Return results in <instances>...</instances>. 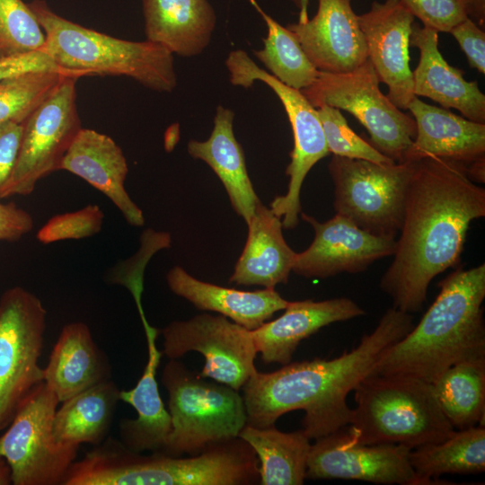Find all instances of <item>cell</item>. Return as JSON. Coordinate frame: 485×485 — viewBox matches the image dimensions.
<instances>
[{
	"instance_id": "1",
	"label": "cell",
	"mask_w": 485,
	"mask_h": 485,
	"mask_svg": "<svg viewBox=\"0 0 485 485\" xmlns=\"http://www.w3.org/2000/svg\"><path fill=\"white\" fill-rule=\"evenodd\" d=\"M414 162L393 259L379 284L392 307L411 314L423 308L433 278L460 261L470 224L485 216V190L464 164Z\"/></svg>"
},
{
	"instance_id": "2",
	"label": "cell",
	"mask_w": 485,
	"mask_h": 485,
	"mask_svg": "<svg viewBox=\"0 0 485 485\" xmlns=\"http://www.w3.org/2000/svg\"><path fill=\"white\" fill-rule=\"evenodd\" d=\"M413 326L411 313L392 306L357 347L340 357L288 363L270 373L256 371L242 387L247 424L272 427L283 414L303 410V429L310 439L348 426L352 415L348 393Z\"/></svg>"
},
{
	"instance_id": "3",
	"label": "cell",
	"mask_w": 485,
	"mask_h": 485,
	"mask_svg": "<svg viewBox=\"0 0 485 485\" xmlns=\"http://www.w3.org/2000/svg\"><path fill=\"white\" fill-rule=\"evenodd\" d=\"M419 323L388 348L371 374L433 384L450 366L485 358V265L450 273Z\"/></svg>"
},
{
	"instance_id": "4",
	"label": "cell",
	"mask_w": 485,
	"mask_h": 485,
	"mask_svg": "<svg viewBox=\"0 0 485 485\" xmlns=\"http://www.w3.org/2000/svg\"><path fill=\"white\" fill-rule=\"evenodd\" d=\"M260 462L241 437L197 455H144L109 438L75 461L62 485H247L260 481Z\"/></svg>"
},
{
	"instance_id": "5",
	"label": "cell",
	"mask_w": 485,
	"mask_h": 485,
	"mask_svg": "<svg viewBox=\"0 0 485 485\" xmlns=\"http://www.w3.org/2000/svg\"><path fill=\"white\" fill-rule=\"evenodd\" d=\"M45 33V51L62 70L79 77H130L144 86L172 92L177 78L173 54L149 41L114 38L73 22L42 0L28 4Z\"/></svg>"
},
{
	"instance_id": "6",
	"label": "cell",
	"mask_w": 485,
	"mask_h": 485,
	"mask_svg": "<svg viewBox=\"0 0 485 485\" xmlns=\"http://www.w3.org/2000/svg\"><path fill=\"white\" fill-rule=\"evenodd\" d=\"M353 391L356 408L347 428L361 444L414 449L441 442L455 431L431 383L407 375L369 374Z\"/></svg>"
},
{
	"instance_id": "7",
	"label": "cell",
	"mask_w": 485,
	"mask_h": 485,
	"mask_svg": "<svg viewBox=\"0 0 485 485\" xmlns=\"http://www.w3.org/2000/svg\"><path fill=\"white\" fill-rule=\"evenodd\" d=\"M169 395L172 431L162 454L180 457L238 437L247 424L243 398L226 384L206 380L178 359H170L162 375Z\"/></svg>"
},
{
	"instance_id": "8",
	"label": "cell",
	"mask_w": 485,
	"mask_h": 485,
	"mask_svg": "<svg viewBox=\"0 0 485 485\" xmlns=\"http://www.w3.org/2000/svg\"><path fill=\"white\" fill-rule=\"evenodd\" d=\"M415 162L378 163L332 155L334 209L359 228L396 238L400 232Z\"/></svg>"
},
{
	"instance_id": "9",
	"label": "cell",
	"mask_w": 485,
	"mask_h": 485,
	"mask_svg": "<svg viewBox=\"0 0 485 485\" xmlns=\"http://www.w3.org/2000/svg\"><path fill=\"white\" fill-rule=\"evenodd\" d=\"M379 84L367 58L350 72L320 71L316 80L300 92L315 108L329 105L352 114L366 128L368 142L376 150L401 163L416 137V123L381 92Z\"/></svg>"
},
{
	"instance_id": "10",
	"label": "cell",
	"mask_w": 485,
	"mask_h": 485,
	"mask_svg": "<svg viewBox=\"0 0 485 485\" xmlns=\"http://www.w3.org/2000/svg\"><path fill=\"white\" fill-rule=\"evenodd\" d=\"M59 403L44 381L20 405L0 436V456L11 468L13 485L61 484L79 446L56 442L53 419Z\"/></svg>"
},
{
	"instance_id": "11",
	"label": "cell",
	"mask_w": 485,
	"mask_h": 485,
	"mask_svg": "<svg viewBox=\"0 0 485 485\" xmlns=\"http://www.w3.org/2000/svg\"><path fill=\"white\" fill-rule=\"evenodd\" d=\"M46 316L41 301L22 287L7 289L0 298V430L43 381L39 359Z\"/></svg>"
},
{
	"instance_id": "12",
	"label": "cell",
	"mask_w": 485,
	"mask_h": 485,
	"mask_svg": "<svg viewBox=\"0 0 485 485\" xmlns=\"http://www.w3.org/2000/svg\"><path fill=\"white\" fill-rule=\"evenodd\" d=\"M225 65L234 85L249 88L256 80L269 85L288 117L294 137L291 162L286 170L289 182L287 193L276 197L270 209L283 218V228L294 229L301 213L300 192L304 180L312 167L330 154L317 110L299 90L284 84L259 67L244 50L231 51Z\"/></svg>"
},
{
	"instance_id": "13",
	"label": "cell",
	"mask_w": 485,
	"mask_h": 485,
	"mask_svg": "<svg viewBox=\"0 0 485 485\" xmlns=\"http://www.w3.org/2000/svg\"><path fill=\"white\" fill-rule=\"evenodd\" d=\"M78 78L66 76L24 121L15 167L2 198L31 194L40 180L60 169L82 128L76 107Z\"/></svg>"
},
{
	"instance_id": "14",
	"label": "cell",
	"mask_w": 485,
	"mask_h": 485,
	"mask_svg": "<svg viewBox=\"0 0 485 485\" xmlns=\"http://www.w3.org/2000/svg\"><path fill=\"white\" fill-rule=\"evenodd\" d=\"M162 334L163 353L169 359H178L190 351L203 355L202 377L239 390L257 371L254 359L258 352L251 331L224 315L202 313L172 322Z\"/></svg>"
},
{
	"instance_id": "15",
	"label": "cell",
	"mask_w": 485,
	"mask_h": 485,
	"mask_svg": "<svg viewBox=\"0 0 485 485\" xmlns=\"http://www.w3.org/2000/svg\"><path fill=\"white\" fill-rule=\"evenodd\" d=\"M410 450L395 444H361L346 426L311 445L306 478L422 485L410 465Z\"/></svg>"
},
{
	"instance_id": "16",
	"label": "cell",
	"mask_w": 485,
	"mask_h": 485,
	"mask_svg": "<svg viewBox=\"0 0 485 485\" xmlns=\"http://www.w3.org/2000/svg\"><path fill=\"white\" fill-rule=\"evenodd\" d=\"M300 216L313 228L314 238L306 250L295 254L292 271L297 275L326 278L360 273L394 252L396 238L372 234L340 215L323 223L303 212Z\"/></svg>"
},
{
	"instance_id": "17",
	"label": "cell",
	"mask_w": 485,
	"mask_h": 485,
	"mask_svg": "<svg viewBox=\"0 0 485 485\" xmlns=\"http://www.w3.org/2000/svg\"><path fill=\"white\" fill-rule=\"evenodd\" d=\"M364 34L367 58L387 97L401 110H407L415 97L410 66V37L414 16L400 0L374 1L370 10L357 15Z\"/></svg>"
},
{
	"instance_id": "18",
	"label": "cell",
	"mask_w": 485,
	"mask_h": 485,
	"mask_svg": "<svg viewBox=\"0 0 485 485\" xmlns=\"http://www.w3.org/2000/svg\"><path fill=\"white\" fill-rule=\"evenodd\" d=\"M287 28L321 72L347 73L367 59V48L351 0H318L316 14Z\"/></svg>"
},
{
	"instance_id": "19",
	"label": "cell",
	"mask_w": 485,
	"mask_h": 485,
	"mask_svg": "<svg viewBox=\"0 0 485 485\" xmlns=\"http://www.w3.org/2000/svg\"><path fill=\"white\" fill-rule=\"evenodd\" d=\"M410 46L419 50L413 75V93L445 109L453 108L470 120L485 124V95L476 81H466L462 69L450 66L438 48V31L413 23Z\"/></svg>"
},
{
	"instance_id": "20",
	"label": "cell",
	"mask_w": 485,
	"mask_h": 485,
	"mask_svg": "<svg viewBox=\"0 0 485 485\" xmlns=\"http://www.w3.org/2000/svg\"><path fill=\"white\" fill-rule=\"evenodd\" d=\"M285 313L251 331L257 352L265 363L291 362L299 343L329 324L366 314L353 300L339 297L322 301H288Z\"/></svg>"
},
{
	"instance_id": "21",
	"label": "cell",
	"mask_w": 485,
	"mask_h": 485,
	"mask_svg": "<svg viewBox=\"0 0 485 485\" xmlns=\"http://www.w3.org/2000/svg\"><path fill=\"white\" fill-rule=\"evenodd\" d=\"M87 181L106 195L126 221L142 226V210L128 194L124 183L128 172L121 148L109 136L81 128L68 147L60 169Z\"/></svg>"
},
{
	"instance_id": "22",
	"label": "cell",
	"mask_w": 485,
	"mask_h": 485,
	"mask_svg": "<svg viewBox=\"0 0 485 485\" xmlns=\"http://www.w3.org/2000/svg\"><path fill=\"white\" fill-rule=\"evenodd\" d=\"M407 110L415 120L416 137L405 161L439 157L467 165L485 158V124L428 104L417 96Z\"/></svg>"
},
{
	"instance_id": "23",
	"label": "cell",
	"mask_w": 485,
	"mask_h": 485,
	"mask_svg": "<svg viewBox=\"0 0 485 485\" xmlns=\"http://www.w3.org/2000/svg\"><path fill=\"white\" fill-rule=\"evenodd\" d=\"M166 280L175 295L196 308L218 313L250 331L260 327L288 304L274 288L242 291L224 287L198 280L180 266L168 271Z\"/></svg>"
},
{
	"instance_id": "24",
	"label": "cell",
	"mask_w": 485,
	"mask_h": 485,
	"mask_svg": "<svg viewBox=\"0 0 485 485\" xmlns=\"http://www.w3.org/2000/svg\"><path fill=\"white\" fill-rule=\"evenodd\" d=\"M247 225L246 243L229 281L265 288L287 283L296 252L284 239L281 218L260 203Z\"/></svg>"
},
{
	"instance_id": "25",
	"label": "cell",
	"mask_w": 485,
	"mask_h": 485,
	"mask_svg": "<svg viewBox=\"0 0 485 485\" xmlns=\"http://www.w3.org/2000/svg\"><path fill=\"white\" fill-rule=\"evenodd\" d=\"M146 40L192 57L208 45L216 13L207 0H142Z\"/></svg>"
},
{
	"instance_id": "26",
	"label": "cell",
	"mask_w": 485,
	"mask_h": 485,
	"mask_svg": "<svg viewBox=\"0 0 485 485\" xmlns=\"http://www.w3.org/2000/svg\"><path fill=\"white\" fill-rule=\"evenodd\" d=\"M144 330L148 348L146 366L137 385L129 391H120L119 394L120 401L137 410V418L121 421L120 442L137 453L161 452L172 431L171 416L160 397L156 381L163 352L156 348L158 330L149 323L144 325Z\"/></svg>"
},
{
	"instance_id": "27",
	"label": "cell",
	"mask_w": 485,
	"mask_h": 485,
	"mask_svg": "<svg viewBox=\"0 0 485 485\" xmlns=\"http://www.w3.org/2000/svg\"><path fill=\"white\" fill-rule=\"evenodd\" d=\"M110 379V366L81 322L66 324L43 368V381L59 402L93 384Z\"/></svg>"
},
{
	"instance_id": "28",
	"label": "cell",
	"mask_w": 485,
	"mask_h": 485,
	"mask_svg": "<svg viewBox=\"0 0 485 485\" xmlns=\"http://www.w3.org/2000/svg\"><path fill=\"white\" fill-rule=\"evenodd\" d=\"M234 111L218 106L210 137L205 141L190 140L188 152L211 167L225 186L234 211L247 224L261 202L248 175L243 150L234 134Z\"/></svg>"
},
{
	"instance_id": "29",
	"label": "cell",
	"mask_w": 485,
	"mask_h": 485,
	"mask_svg": "<svg viewBox=\"0 0 485 485\" xmlns=\"http://www.w3.org/2000/svg\"><path fill=\"white\" fill-rule=\"evenodd\" d=\"M119 394L115 383L106 379L61 402L53 419L56 442L75 446L102 443L120 401Z\"/></svg>"
},
{
	"instance_id": "30",
	"label": "cell",
	"mask_w": 485,
	"mask_h": 485,
	"mask_svg": "<svg viewBox=\"0 0 485 485\" xmlns=\"http://www.w3.org/2000/svg\"><path fill=\"white\" fill-rule=\"evenodd\" d=\"M238 436L251 446L259 459V483H304L306 479L311 439L303 428L294 432H282L274 426L260 428L246 424Z\"/></svg>"
},
{
	"instance_id": "31",
	"label": "cell",
	"mask_w": 485,
	"mask_h": 485,
	"mask_svg": "<svg viewBox=\"0 0 485 485\" xmlns=\"http://www.w3.org/2000/svg\"><path fill=\"white\" fill-rule=\"evenodd\" d=\"M409 460L422 485L434 484L443 474L481 473L485 471L484 426L455 430L441 442L411 449Z\"/></svg>"
},
{
	"instance_id": "32",
	"label": "cell",
	"mask_w": 485,
	"mask_h": 485,
	"mask_svg": "<svg viewBox=\"0 0 485 485\" xmlns=\"http://www.w3.org/2000/svg\"><path fill=\"white\" fill-rule=\"evenodd\" d=\"M432 384L444 414L455 430L484 426L485 358L457 363Z\"/></svg>"
},
{
	"instance_id": "33",
	"label": "cell",
	"mask_w": 485,
	"mask_h": 485,
	"mask_svg": "<svg viewBox=\"0 0 485 485\" xmlns=\"http://www.w3.org/2000/svg\"><path fill=\"white\" fill-rule=\"evenodd\" d=\"M262 16L268 27L264 48L254 51L275 78L296 90L310 86L319 70L312 64L295 34L268 15L255 0H250Z\"/></svg>"
},
{
	"instance_id": "34",
	"label": "cell",
	"mask_w": 485,
	"mask_h": 485,
	"mask_svg": "<svg viewBox=\"0 0 485 485\" xmlns=\"http://www.w3.org/2000/svg\"><path fill=\"white\" fill-rule=\"evenodd\" d=\"M68 75H75L66 71H39L0 81V124H23Z\"/></svg>"
},
{
	"instance_id": "35",
	"label": "cell",
	"mask_w": 485,
	"mask_h": 485,
	"mask_svg": "<svg viewBox=\"0 0 485 485\" xmlns=\"http://www.w3.org/2000/svg\"><path fill=\"white\" fill-rule=\"evenodd\" d=\"M45 33L28 4L0 0V58L42 50Z\"/></svg>"
},
{
	"instance_id": "36",
	"label": "cell",
	"mask_w": 485,
	"mask_h": 485,
	"mask_svg": "<svg viewBox=\"0 0 485 485\" xmlns=\"http://www.w3.org/2000/svg\"><path fill=\"white\" fill-rule=\"evenodd\" d=\"M316 110L328 150L333 155L378 163H394L352 130L340 110L329 105H322Z\"/></svg>"
},
{
	"instance_id": "37",
	"label": "cell",
	"mask_w": 485,
	"mask_h": 485,
	"mask_svg": "<svg viewBox=\"0 0 485 485\" xmlns=\"http://www.w3.org/2000/svg\"><path fill=\"white\" fill-rule=\"evenodd\" d=\"M103 219L100 207L90 204L79 210L52 216L38 231L36 237L43 244L92 237L101 231Z\"/></svg>"
},
{
	"instance_id": "38",
	"label": "cell",
	"mask_w": 485,
	"mask_h": 485,
	"mask_svg": "<svg viewBox=\"0 0 485 485\" xmlns=\"http://www.w3.org/2000/svg\"><path fill=\"white\" fill-rule=\"evenodd\" d=\"M400 1L423 26L438 32H449L457 23L471 17L474 5V0Z\"/></svg>"
},
{
	"instance_id": "39",
	"label": "cell",
	"mask_w": 485,
	"mask_h": 485,
	"mask_svg": "<svg viewBox=\"0 0 485 485\" xmlns=\"http://www.w3.org/2000/svg\"><path fill=\"white\" fill-rule=\"evenodd\" d=\"M449 33L456 40L471 67L485 74V33L471 17L454 26Z\"/></svg>"
},
{
	"instance_id": "40",
	"label": "cell",
	"mask_w": 485,
	"mask_h": 485,
	"mask_svg": "<svg viewBox=\"0 0 485 485\" xmlns=\"http://www.w3.org/2000/svg\"><path fill=\"white\" fill-rule=\"evenodd\" d=\"M39 71H64L43 50H35L0 58V81Z\"/></svg>"
},
{
	"instance_id": "41",
	"label": "cell",
	"mask_w": 485,
	"mask_h": 485,
	"mask_svg": "<svg viewBox=\"0 0 485 485\" xmlns=\"http://www.w3.org/2000/svg\"><path fill=\"white\" fill-rule=\"evenodd\" d=\"M23 124L6 122L0 124V200L17 161Z\"/></svg>"
},
{
	"instance_id": "42",
	"label": "cell",
	"mask_w": 485,
	"mask_h": 485,
	"mask_svg": "<svg viewBox=\"0 0 485 485\" xmlns=\"http://www.w3.org/2000/svg\"><path fill=\"white\" fill-rule=\"evenodd\" d=\"M32 216L14 203L0 201V241L15 242L33 228Z\"/></svg>"
},
{
	"instance_id": "43",
	"label": "cell",
	"mask_w": 485,
	"mask_h": 485,
	"mask_svg": "<svg viewBox=\"0 0 485 485\" xmlns=\"http://www.w3.org/2000/svg\"><path fill=\"white\" fill-rule=\"evenodd\" d=\"M465 166L468 177L475 182L484 183L485 181V158L474 161Z\"/></svg>"
},
{
	"instance_id": "44",
	"label": "cell",
	"mask_w": 485,
	"mask_h": 485,
	"mask_svg": "<svg viewBox=\"0 0 485 485\" xmlns=\"http://www.w3.org/2000/svg\"><path fill=\"white\" fill-rule=\"evenodd\" d=\"M471 17L476 19L478 23L484 27L485 24V0H474L473 10Z\"/></svg>"
},
{
	"instance_id": "45",
	"label": "cell",
	"mask_w": 485,
	"mask_h": 485,
	"mask_svg": "<svg viewBox=\"0 0 485 485\" xmlns=\"http://www.w3.org/2000/svg\"><path fill=\"white\" fill-rule=\"evenodd\" d=\"M12 484V472L6 460L0 456V485Z\"/></svg>"
},
{
	"instance_id": "46",
	"label": "cell",
	"mask_w": 485,
	"mask_h": 485,
	"mask_svg": "<svg viewBox=\"0 0 485 485\" xmlns=\"http://www.w3.org/2000/svg\"><path fill=\"white\" fill-rule=\"evenodd\" d=\"M310 0H292L295 6L299 9V22H305L308 17V5Z\"/></svg>"
}]
</instances>
